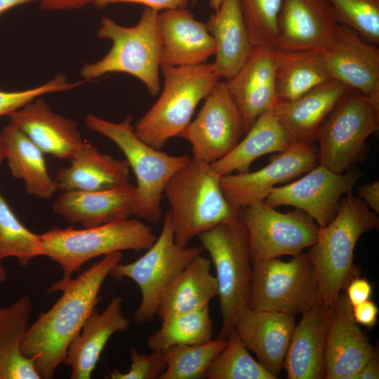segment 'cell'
Masks as SVG:
<instances>
[{"mask_svg": "<svg viewBox=\"0 0 379 379\" xmlns=\"http://www.w3.org/2000/svg\"><path fill=\"white\" fill-rule=\"evenodd\" d=\"M17 126L44 153L70 160L84 140L73 119L54 112L39 97L10 116Z\"/></svg>", "mask_w": 379, "mask_h": 379, "instance_id": "cell-23", "label": "cell"}, {"mask_svg": "<svg viewBox=\"0 0 379 379\" xmlns=\"http://www.w3.org/2000/svg\"><path fill=\"white\" fill-rule=\"evenodd\" d=\"M133 118L112 122L95 114L86 117V126L112 140L124 153L136 178L137 215L152 224L162 218L161 200L170 178L190 159L185 155H171L155 149L135 133Z\"/></svg>", "mask_w": 379, "mask_h": 379, "instance_id": "cell-6", "label": "cell"}, {"mask_svg": "<svg viewBox=\"0 0 379 379\" xmlns=\"http://www.w3.org/2000/svg\"><path fill=\"white\" fill-rule=\"evenodd\" d=\"M95 0H41L40 8L46 11H67L83 8Z\"/></svg>", "mask_w": 379, "mask_h": 379, "instance_id": "cell-46", "label": "cell"}, {"mask_svg": "<svg viewBox=\"0 0 379 379\" xmlns=\"http://www.w3.org/2000/svg\"><path fill=\"white\" fill-rule=\"evenodd\" d=\"M284 0H239L244 20L254 48L277 49L279 17Z\"/></svg>", "mask_w": 379, "mask_h": 379, "instance_id": "cell-38", "label": "cell"}, {"mask_svg": "<svg viewBox=\"0 0 379 379\" xmlns=\"http://www.w3.org/2000/svg\"><path fill=\"white\" fill-rule=\"evenodd\" d=\"M227 344L226 338L170 347L164 351L166 368L159 379H201Z\"/></svg>", "mask_w": 379, "mask_h": 379, "instance_id": "cell-35", "label": "cell"}, {"mask_svg": "<svg viewBox=\"0 0 379 379\" xmlns=\"http://www.w3.org/2000/svg\"><path fill=\"white\" fill-rule=\"evenodd\" d=\"M378 129L379 102L350 88L319 130V164L338 173L347 171L361 157L368 138Z\"/></svg>", "mask_w": 379, "mask_h": 379, "instance_id": "cell-11", "label": "cell"}, {"mask_svg": "<svg viewBox=\"0 0 379 379\" xmlns=\"http://www.w3.org/2000/svg\"><path fill=\"white\" fill-rule=\"evenodd\" d=\"M123 313V298H113L101 312L95 307L79 334L69 344L63 364L72 368V379H89L111 336L128 329Z\"/></svg>", "mask_w": 379, "mask_h": 379, "instance_id": "cell-25", "label": "cell"}, {"mask_svg": "<svg viewBox=\"0 0 379 379\" xmlns=\"http://www.w3.org/2000/svg\"><path fill=\"white\" fill-rule=\"evenodd\" d=\"M198 237L215 270L222 318L218 337L226 338L248 307L253 265L248 234L239 213Z\"/></svg>", "mask_w": 379, "mask_h": 379, "instance_id": "cell-8", "label": "cell"}, {"mask_svg": "<svg viewBox=\"0 0 379 379\" xmlns=\"http://www.w3.org/2000/svg\"><path fill=\"white\" fill-rule=\"evenodd\" d=\"M345 288V295L352 307L370 300L372 296V286L364 277H354Z\"/></svg>", "mask_w": 379, "mask_h": 379, "instance_id": "cell-43", "label": "cell"}, {"mask_svg": "<svg viewBox=\"0 0 379 379\" xmlns=\"http://www.w3.org/2000/svg\"><path fill=\"white\" fill-rule=\"evenodd\" d=\"M350 88L331 79L293 100L278 102L274 109L290 142L314 144L326 118Z\"/></svg>", "mask_w": 379, "mask_h": 379, "instance_id": "cell-26", "label": "cell"}, {"mask_svg": "<svg viewBox=\"0 0 379 379\" xmlns=\"http://www.w3.org/2000/svg\"><path fill=\"white\" fill-rule=\"evenodd\" d=\"M352 314L355 321L359 325L372 329L378 321V308L370 299L353 306Z\"/></svg>", "mask_w": 379, "mask_h": 379, "instance_id": "cell-44", "label": "cell"}, {"mask_svg": "<svg viewBox=\"0 0 379 379\" xmlns=\"http://www.w3.org/2000/svg\"><path fill=\"white\" fill-rule=\"evenodd\" d=\"M53 209L66 221L84 227L129 219L137 215L136 188L128 182L100 191H64Z\"/></svg>", "mask_w": 379, "mask_h": 379, "instance_id": "cell-19", "label": "cell"}, {"mask_svg": "<svg viewBox=\"0 0 379 379\" xmlns=\"http://www.w3.org/2000/svg\"><path fill=\"white\" fill-rule=\"evenodd\" d=\"M4 159L0 137V166ZM40 255L38 234L27 229L18 219L0 192V260L15 258L25 267Z\"/></svg>", "mask_w": 379, "mask_h": 379, "instance_id": "cell-37", "label": "cell"}, {"mask_svg": "<svg viewBox=\"0 0 379 379\" xmlns=\"http://www.w3.org/2000/svg\"><path fill=\"white\" fill-rule=\"evenodd\" d=\"M221 177L211 164L191 157L166 185L164 197L179 246H187L194 237L239 215L222 192Z\"/></svg>", "mask_w": 379, "mask_h": 379, "instance_id": "cell-2", "label": "cell"}, {"mask_svg": "<svg viewBox=\"0 0 379 379\" xmlns=\"http://www.w3.org/2000/svg\"><path fill=\"white\" fill-rule=\"evenodd\" d=\"M322 54L332 79L379 102V49L374 44L339 24L334 39Z\"/></svg>", "mask_w": 379, "mask_h": 379, "instance_id": "cell-16", "label": "cell"}, {"mask_svg": "<svg viewBox=\"0 0 379 379\" xmlns=\"http://www.w3.org/2000/svg\"><path fill=\"white\" fill-rule=\"evenodd\" d=\"M274 50L254 48L241 68L225 80L241 114L245 133L257 118L278 102Z\"/></svg>", "mask_w": 379, "mask_h": 379, "instance_id": "cell-22", "label": "cell"}, {"mask_svg": "<svg viewBox=\"0 0 379 379\" xmlns=\"http://www.w3.org/2000/svg\"><path fill=\"white\" fill-rule=\"evenodd\" d=\"M189 0H95L93 4L98 8H104L114 4H136L145 6L157 12L186 8Z\"/></svg>", "mask_w": 379, "mask_h": 379, "instance_id": "cell-42", "label": "cell"}, {"mask_svg": "<svg viewBox=\"0 0 379 379\" xmlns=\"http://www.w3.org/2000/svg\"><path fill=\"white\" fill-rule=\"evenodd\" d=\"M339 24L379 44V0H327Z\"/></svg>", "mask_w": 379, "mask_h": 379, "instance_id": "cell-39", "label": "cell"}, {"mask_svg": "<svg viewBox=\"0 0 379 379\" xmlns=\"http://www.w3.org/2000/svg\"><path fill=\"white\" fill-rule=\"evenodd\" d=\"M318 161V149L314 144L291 143L256 171L222 175L221 188L230 204L241 210L264 201L277 184L304 175Z\"/></svg>", "mask_w": 379, "mask_h": 379, "instance_id": "cell-15", "label": "cell"}, {"mask_svg": "<svg viewBox=\"0 0 379 379\" xmlns=\"http://www.w3.org/2000/svg\"><path fill=\"white\" fill-rule=\"evenodd\" d=\"M338 25L327 0H284L276 50L324 53Z\"/></svg>", "mask_w": 379, "mask_h": 379, "instance_id": "cell-18", "label": "cell"}, {"mask_svg": "<svg viewBox=\"0 0 379 379\" xmlns=\"http://www.w3.org/2000/svg\"><path fill=\"white\" fill-rule=\"evenodd\" d=\"M244 134L239 110L225 81L220 80L178 137L191 144L193 159L212 164L230 152Z\"/></svg>", "mask_w": 379, "mask_h": 379, "instance_id": "cell-13", "label": "cell"}, {"mask_svg": "<svg viewBox=\"0 0 379 379\" xmlns=\"http://www.w3.org/2000/svg\"><path fill=\"white\" fill-rule=\"evenodd\" d=\"M87 81H69L63 74H58L51 80L36 87L19 91H0V117L8 115L44 95L74 89Z\"/></svg>", "mask_w": 379, "mask_h": 379, "instance_id": "cell-40", "label": "cell"}, {"mask_svg": "<svg viewBox=\"0 0 379 379\" xmlns=\"http://www.w3.org/2000/svg\"><path fill=\"white\" fill-rule=\"evenodd\" d=\"M41 0H0V15L20 5Z\"/></svg>", "mask_w": 379, "mask_h": 379, "instance_id": "cell-48", "label": "cell"}, {"mask_svg": "<svg viewBox=\"0 0 379 379\" xmlns=\"http://www.w3.org/2000/svg\"><path fill=\"white\" fill-rule=\"evenodd\" d=\"M212 336L213 323L208 306L162 320L161 328L146 340L151 351H164L175 345L203 343L213 339Z\"/></svg>", "mask_w": 379, "mask_h": 379, "instance_id": "cell-34", "label": "cell"}, {"mask_svg": "<svg viewBox=\"0 0 379 379\" xmlns=\"http://www.w3.org/2000/svg\"><path fill=\"white\" fill-rule=\"evenodd\" d=\"M195 1V0H193ZM209 6L214 11H216L220 6L222 0H208Z\"/></svg>", "mask_w": 379, "mask_h": 379, "instance_id": "cell-49", "label": "cell"}, {"mask_svg": "<svg viewBox=\"0 0 379 379\" xmlns=\"http://www.w3.org/2000/svg\"><path fill=\"white\" fill-rule=\"evenodd\" d=\"M227 344L213 360L206 373L208 379H276L249 354L233 328L226 337Z\"/></svg>", "mask_w": 379, "mask_h": 379, "instance_id": "cell-36", "label": "cell"}, {"mask_svg": "<svg viewBox=\"0 0 379 379\" xmlns=\"http://www.w3.org/2000/svg\"><path fill=\"white\" fill-rule=\"evenodd\" d=\"M7 279V273L3 267L0 260V284L4 283Z\"/></svg>", "mask_w": 379, "mask_h": 379, "instance_id": "cell-50", "label": "cell"}, {"mask_svg": "<svg viewBox=\"0 0 379 379\" xmlns=\"http://www.w3.org/2000/svg\"><path fill=\"white\" fill-rule=\"evenodd\" d=\"M201 246H181L174 239L168 211L165 213L161 231L147 251L136 260L119 262L109 275L117 281L133 280L141 293V300L133 315L134 321L141 324L152 322L158 308L183 270L197 255Z\"/></svg>", "mask_w": 379, "mask_h": 379, "instance_id": "cell-9", "label": "cell"}, {"mask_svg": "<svg viewBox=\"0 0 379 379\" xmlns=\"http://www.w3.org/2000/svg\"><path fill=\"white\" fill-rule=\"evenodd\" d=\"M252 265L251 310L302 314L321 301L307 253L302 252L287 262L274 258Z\"/></svg>", "mask_w": 379, "mask_h": 379, "instance_id": "cell-10", "label": "cell"}, {"mask_svg": "<svg viewBox=\"0 0 379 379\" xmlns=\"http://www.w3.org/2000/svg\"><path fill=\"white\" fill-rule=\"evenodd\" d=\"M161 65L192 66L206 62L214 55L215 44L206 23L186 8L159 13Z\"/></svg>", "mask_w": 379, "mask_h": 379, "instance_id": "cell-20", "label": "cell"}, {"mask_svg": "<svg viewBox=\"0 0 379 379\" xmlns=\"http://www.w3.org/2000/svg\"><path fill=\"white\" fill-rule=\"evenodd\" d=\"M295 326V315L248 307L239 314L234 328L257 361L277 378Z\"/></svg>", "mask_w": 379, "mask_h": 379, "instance_id": "cell-21", "label": "cell"}, {"mask_svg": "<svg viewBox=\"0 0 379 379\" xmlns=\"http://www.w3.org/2000/svg\"><path fill=\"white\" fill-rule=\"evenodd\" d=\"M69 161L70 165L60 169L55 178L63 191H100L129 182L126 160L102 154L87 141Z\"/></svg>", "mask_w": 379, "mask_h": 379, "instance_id": "cell-27", "label": "cell"}, {"mask_svg": "<svg viewBox=\"0 0 379 379\" xmlns=\"http://www.w3.org/2000/svg\"><path fill=\"white\" fill-rule=\"evenodd\" d=\"M274 107L257 118L245 133V137L230 152L211 164L215 172L221 175L248 172L258 158L267 154L281 152L291 145Z\"/></svg>", "mask_w": 379, "mask_h": 379, "instance_id": "cell-29", "label": "cell"}, {"mask_svg": "<svg viewBox=\"0 0 379 379\" xmlns=\"http://www.w3.org/2000/svg\"><path fill=\"white\" fill-rule=\"evenodd\" d=\"M379 225L366 203L352 194L344 196L335 218L319 227L307 253L314 269L321 301L331 307L349 281L357 276L354 251L361 236Z\"/></svg>", "mask_w": 379, "mask_h": 379, "instance_id": "cell-3", "label": "cell"}, {"mask_svg": "<svg viewBox=\"0 0 379 379\" xmlns=\"http://www.w3.org/2000/svg\"><path fill=\"white\" fill-rule=\"evenodd\" d=\"M161 69L164 78L161 93L133 124L135 135L157 149L178 137L199 103L220 79L213 62L181 67L161 65Z\"/></svg>", "mask_w": 379, "mask_h": 379, "instance_id": "cell-4", "label": "cell"}, {"mask_svg": "<svg viewBox=\"0 0 379 379\" xmlns=\"http://www.w3.org/2000/svg\"><path fill=\"white\" fill-rule=\"evenodd\" d=\"M122 258V252L107 254L76 278L59 280L50 286L48 293L61 291L62 295L29 326L20 345L22 354L34 359L41 378L53 377L69 344L100 301L102 285Z\"/></svg>", "mask_w": 379, "mask_h": 379, "instance_id": "cell-1", "label": "cell"}, {"mask_svg": "<svg viewBox=\"0 0 379 379\" xmlns=\"http://www.w3.org/2000/svg\"><path fill=\"white\" fill-rule=\"evenodd\" d=\"M358 194L371 211L375 213H379L378 180L361 185L358 188Z\"/></svg>", "mask_w": 379, "mask_h": 379, "instance_id": "cell-45", "label": "cell"}, {"mask_svg": "<svg viewBox=\"0 0 379 379\" xmlns=\"http://www.w3.org/2000/svg\"><path fill=\"white\" fill-rule=\"evenodd\" d=\"M379 378L378 354L371 358L356 375L354 379H378Z\"/></svg>", "mask_w": 379, "mask_h": 379, "instance_id": "cell-47", "label": "cell"}, {"mask_svg": "<svg viewBox=\"0 0 379 379\" xmlns=\"http://www.w3.org/2000/svg\"><path fill=\"white\" fill-rule=\"evenodd\" d=\"M158 15L159 12L146 8L132 27L102 18L98 35L110 40L112 45L103 58L82 66V79L88 81L109 73H126L142 82L151 95H157L161 53Z\"/></svg>", "mask_w": 379, "mask_h": 379, "instance_id": "cell-5", "label": "cell"}, {"mask_svg": "<svg viewBox=\"0 0 379 379\" xmlns=\"http://www.w3.org/2000/svg\"><path fill=\"white\" fill-rule=\"evenodd\" d=\"M131 368L126 373L119 369L109 372L112 379H159L166 368V362L162 351H152L146 354L139 352L135 347L129 350Z\"/></svg>", "mask_w": 379, "mask_h": 379, "instance_id": "cell-41", "label": "cell"}, {"mask_svg": "<svg viewBox=\"0 0 379 379\" xmlns=\"http://www.w3.org/2000/svg\"><path fill=\"white\" fill-rule=\"evenodd\" d=\"M240 215L248 234L252 262L296 255L317 239L319 225L298 208L282 213L262 201L241 209Z\"/></svg>", "mask_w": 379, "mask_h": 379, "instance_id": "cell-12", "label": "cell"}, {"mask_svg": "<svg viewBox=\"0 0 379 379\" xmlns=\"http://www.w3.org/2000/svg\"><path fill=\"white\" fill-rule=\"evenodd\" d=\"M361 177L358 170L338 173L319 164L297 180L275 187L264 202L273 208L291 206L300 209L322 227L335 218L341 199L352 194Z\"/></svg>", "mask_w": 379, "mask_h": 379, "instance_id": "cell-14", "label": "cell"}, {"mask_svg": "<svg viewBox=\"0 0 379 379\" xmlns=\"http://www.w3.org/2000/svg\"><path fill=\"white\" fill-rule=\"evenodd\" d=\"M211 260L196 256L183 270L163 298L157 316L162 321L171 316L208 306L218 296L216 278L211 272Z\"/></svg>", "mask_w": 379, "mask_h": 379, "instance_id": "cell-32", "label": "cell"}, {"mask_svg": "<svg viewBox=\"0 0 379 379\" xmlns=\"http://www.w3.org/2000/svg\"><path fill=\"white\" fill-rule=\"evenodd\" d=\"M278 102L293 100L332 79L322 53L274 50Z\"/></svg>", "mask_w": 379, "mask_h": 379, "instance_id": "cell-33", "label": "cell"}, {"mask_svg": "<svg viewBox=\"0 0 379 379\" xmlns=\"http://www.w3.org/2000/svg\"><path fill=\"white\" fill-rule=\"evenodd\" d=\"M0 137L12 175L23 180L28 194L51 198L58 188L48 172L44 152L11 123L3 128Z\"/></svg>", "mask_w": 379, "mask_h": 379, "instance_id": "cell-30", "label": "cell"}, {"mask_svg": "<svg viewBox=\"0 0 379 379\" xmlns=\"http://www.w3.org/2000/svg\"><path fill=\"white\" fill-rule=\"evenodd\" d=\"M331 307L322 301L302 314L295 326L283 368L288 379L325 378V352Z\"/></svg>", "mask_w": 379, "mask_h": 379, "instance_id": "cell-24", "label": "cell"}, {"mask_svg": "<svg viewBox=\"0 0 379 379\" xmlns=\"http://www.w3.org/2000/svg\"><path fill=\"white\" fill-rule=\"evenodd\" d=\"M32 310L28 295L0 307V379H41L34 359L26 357L20 350Z\"/></svg>", "mask_w": 379, "mask_h": 379, "instance_id": "cell-31", "label": "cell"}, {"mask_svg": "<svg viewBox=\"0 0 379 379\" xmlns=\"http://www.w3.org/2000/svg\"><path fill=\"white\" fill-rule=\"evenodd\" d=\"M40 255L60 265L67 281L87 261L100 255L147 250L157 236L152 228L133 218L77 230L54 227L38 234Z\"/></svg>", "mask_w": 379, "mask_h": 379, "instance_id": "cell-7", "label": "cell"}, {"mask_svg": "<svg viewBox=\"0 0 379 379\" xmlns=\"http://www.w3.org/2000/svg\"><path fill=\"white\" fill-rule=\"evenodd\" d=\"M376 355L377 349L355 321L345 294L340 293L331 307L325 378L354 379L366 363Z\"/></svg>", "mask_w": 379, "mask_h": 379, "instance_id": "cell-17", "label": "cell"}, {"mask_svg": "<svg viewBox=\"0 0 379 379\" xmlns=\"http://www.w3.org/2000/svg\"><path fill=\"white\" fill-rule=\"evenodd\" d=\"M215 44V69L225 80L245 64L254 47L242 15L239 0H222L206 23Z\"/></svg>", "mask_w": 379, "mask_h": 379, "instance_id": "cell-28", "label": "cell"}]
</instances>
